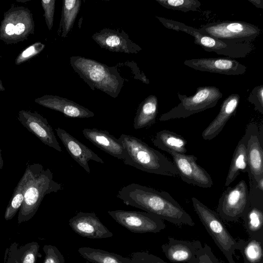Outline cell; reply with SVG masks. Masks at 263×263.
<instances>
[{
	"label": "cell",
	"instance_id": "39",
	"mask_svg": "<svg viewBox=\"0 0 263 263\" xmlns=\"http://www.w3.org/2000/svg\"><path fill=\"white\" fill-rule=\"evenodd\" d=\"M18 244L14 242L7 247L5 250L4 263H16L14 259V251Z\"/></svg>",
	"mask_w": 263,
	"mask_h": 263
},
{
	"label": "cell",
	"instance_id": "36",
	"mask_svg": "<svg viewBox=\"0 0 263 263\" xmlns=\"http://www.w3.org/2000/svg\"><path fill=\"white\" fill-rule=\"evenodd\" d=\"M248 101L254 104L255 110L263 114V85L254 87L247 99Z\"/></svg>",
	"mask_w": 263,
	"mask_h": 263
},
{
	"label": "cell",
	"instance_id": "34",
	"mask_svg": "<svg viewBox=\"0 0 263 263\" xmlns=\"http://www.w3.org/2000/svg\"><path fill=\"white\" fill-rule=\"evenodd\" d=\"M189 263H223L213 253L211 247L204 245Z\"/></svg>",
	"mask_w": 263,
	"mask_h": 263
},
{
	"label": "cell",
	"instance_id": "18",
	"mask_svg": "<svg viewBox=\"0 0 263 263\" xmlns=\"http://www.w3.org/2000/svg\"><path fill=\"white\" fill-rule=\"evenodd\" d=\"M45 107L58 111L65 116L73 118H87L95 116L87 108L66 98L51 95H45L34 100Z\"/></svg>",
	"mask_w": 263,
	"mask_h": 263
},
{
	"label": "cell",
	"instance_id": "12",
	"mask_svg": "<svg viewBox=\"0 0 263 263\" xmlns=\"http://www.w3.org/2000/svg\"><path fill=\"white\" fill-rule=\"evenodd\" d=\"M170 155L178 174L183 181L203 188L213 186V181L210 175L197 163L196 156L176 153Z\"/></svg>",
	"mask_w": 263,
	"mask_h": 263
},
{
	"label": "cell",
	"instance_id": "6",
	"mask_svg": "<svg viewBox=\"0 0 263 263\" xmlns=\"http://www.w3.org/2000/svg\"><path fill=\"white\" fill-rule=\"evenodd\" d=\"M193 206L201 223L222 252L229 263H235L233 256L237 250V241L229 232L218 214L195 197Z\"/></svg>",
	"mask_w": 263,
	"mask_h": 263
},
{
	"label": "cell",
	"instance_id": "38",
	"mask_svg": "<svg viewBox=\"0 0 263 263\" xmlns=\"http://www.w3.org/2000/svg\"><path fill=\"white\" fill-rule=\"evenodd\" d=\"M55 3V0H42L41 1V5L44 11V16L49 30H51L53 25Z\"/></svg>",
	"mask_w": 263,
	"mask_h": 263
},
{
	"label": "cell",
	"instance_id": "24",
	"mask_svg": "<svg viewBox=\"0 0 263 263\" xmlns=\"http://www.w3.org/2000/svg\"><path fill=\"white\" fill-rule=\"evenodd\" d=\"M153 142L155 146L170 154H185L187 151V141L185 138L168 130L163 129L157 133Z\"/></svg>",
	"mask_w": 263,
	"mask_h": 263
},
{
	"label": "cell",
	"instance_id": "4",
	"mask_svg": "<svg viewBox=\"0 0 263 263\" xmlns=\"http://www.w3.org/2000/svg\"><path fill=\"white\" fill-rule=\"evenodd\" d=\"M62 184L53 180L49 168L33 163L31 177L24 192L23 202L18 211L17 222L21 223L31 219L37 212L44 197L48 194L62 190Z\"/></svg>",
	"mask_w": 263,
	"mask_h": 263
},
{
	"label": "cell",
	"instance_id": "22",
	"mask_svg": "<svg viewBox=\"0 0 263 263\" xmlns=\"http://www.w3.org/2000/svg\"><path fill=\"white\" fill-rule=\"evenodd\" d=\"M254 124L255 123H252L247 126L244 135L239 141L234 150L226 177V186H229L236 179L240 172L247 173L248 176L252 175L248 164L247 146L248 140Z\"/></svg>",
	"mask_w": 263,
	"mask_h": 263
},
{
	"label": "cell",
	"instance_id": "23",
	"mask_svg": "<svg viewBox=\"0 0 263 263\" xmlns=\"http://www.w3.org/2000/svg\"><path fill=\"white\" fill-rule=\"evenodd\" d=\"M247 156L250 173L257 182L263 178V151L256 124L248 140Z\"/></svg>",
	"mask_w": 263,
	"mask_h": 263
},
{
	"label": "cell",
	"instance_id": "25",
	"mask_svg": "<svg viewBox=\"0 0 263 263\" xmlns=\"http://www.w3.org/2000/svg\"><path fill=\"white\" fill-rule=\"evenodd\" d=\"M158 110V104L157 97L153 95H149L139 105L134 119V129H141L154 124Z\"/></svg>",
	"mask_w": 263,
	"mask_h": 263
},
{
	"label": "cell",
	"instance_id": "3",
	"mask_svg": "<svg viewBox=\"0 0 263 263\" xmlns=\"http://www.w3.org/2000/svg\"><path fill=\"white\" fill-rule=\"evenodd\" d=\"M73 70L93 90H101L116 98L124 80L115 66H108L95 60L80 56L70 58Z\"/></svg>",
	"mask_w": 263,
	"mask_h": 263
},
{
	"label": "cell",
	"instance_id": "10",
	"mask_svg": "<svg viewBox=\"0 0 263 263\" xmlns=\"http://www.w3.org/2000/svg\"><path fill=\"white\" fill-rule=\"evenodd\" d=\"M249 205L248 187L246 181L241 180L235 186H228L222 193L217 211L223 219L234 222L242 217Z\"/></svg>",
	"mask_w": 263,
	"mask_h": 263
},
{
	"label": "cell",
	"instance_id": "43",
	"mask_svg": "<svg viewBox=\"0 0 263 263\" xmlns=\"http://www.w3.org/2000/svg\"><path fill=\"white\" fill-rule=\"evenodd\" d=\"M5 90V87H4L2 82L0 79V91H3Z\"/></svg>",
	"mask_w": 263,
	"mask_h": 263
},
{
	"label": "cell",
	"instance_id": "45",
	"mask_svg": "<svg viewBox=\"0 0 263 263\" xmlns=\"http://www.w3.org/2000/svg\"><path fill=\"white\" fill-rule=\"evenodd\" d=\"M263 263V262H262Z\"/></svg>",
	"mask_w": 263,
	"mask_h": 263
},
{
	"label": "cell",
	"instance_id": "35",
	"mask_svg": "<svg viewBox=\"0 0 263 263\" xmlns=\"http://www.w3.org/2000/svg\"><path fill=\"white\" fill-rule=\"evenodd\" d=\"M43 250L45 253L43 263H64L65 259L59 249L50 245H44Z\"/></svg>",
	"mask_w": 263,
	"mask_h": 263
},
{
	"label": "cell",
	"instance_id": "2",
	"mask_svg": "<svg viewBox=\"0 0 263 263\" xmlns=\"http://www.w3.org/2000/svg\"><path fill=\"white\" fill-rule=\"evenodd\" d=\"M124 148L125 164L147 173L167 176L178 175L173 163L140 139L121 134L118 138Z\"/></svg>",
	"mask_w": 263,
	"mask_h": 263
},
{
	"label": "cell",
	"instance_id": "16",
	"mask_svg": "<svg viewBox=\"0 0 263 263\" xmlns=\"http://www.w3.org/2000/svg\"><path fill=\"white\" fill-rule=\"evenodd\" d=\"M69 226L78 235L91 239L111 237L113 233L100 220L94 212H79L69 220Z\"/></svg>",
	"mask_w": 263,
	"mask_h": 263
},
{
	"label": "cell",
	"instance_id": "29",
	"mask_svg": "<svg viewBox=\"0 0 263 263\" xmlns=\"http://www.w3.org/2000/svg\"><path fill=\"white\" fill-rule=\"evenodd\" d=\"M237 241V250L241 252L245 263L263 262V238L249 237Z\"/></svg>",
	"mask_w": 263,
	"mask_h": 263
},
{
	"label": "cell",
	"instance_id": "21",
	"mask_svg": "<svg viewBox=\"0 0 263 263\" xmlns=\"http://www.w3.org/2000/svg\"><path fill=\"white\" fill-rule=\"evenodd\" d=\"M239 101L240 96L237 93L231 94L223 100L217 116L202 132L203 139L212 140L221 132L227 121L235 114Z\"/></svg>",
	"mask_w": 263,
	"mask_h": 263
},
{
	"label": "cell",
	"instance_id": "30",
	"mask_svg": "<svg viewBox=\"0 0 263 263\" xmlns=\"http://www.w3.org/2000/svg\"><path fill=\"white\" fill-rule=\"evenodd\" d=\"M81 6V0H65L63 1L61 21L62 30V37H66L72 29Z\"/></svg>",
	"mask_w": 263,
	"mask_h": 263
},
{
	"label": "cell",
	"instance_id": "14",
	"mask_svg": "<svg viewBox=\"0 0 263 263\" xmlns=\"http://www.w3.org/2000/svg\"><path fill=\"white\" fill-rule=\"evenodd\" d=\"M184 64L195 70L225 75H241L247 67L234 59L229 58H204L186 60Z\"/></svg>",
	"mask_w": 263,
	"mask_h": 263
},
{
	"label": "cell",
	"instance_id": "1",
	"mask_svg": "<svg viewBox=\"0 0 263 263\" xmlns=\"http://www.w3.org/2000/svg\"><path fill=\"white\" fill-rule=\"evenodd\" d=\"M117 197L127 205L143 210L174 224H195L191 216L165 191L132 183L121 188Z\"/></svg>",
	"mask_w": 263,
	"mask_h": 263
},
{
	"label": "cell",
	"instance_id": "15",
	"mask_svg": "<svg viewBox=\"0 0 263 263\" xmlns=\"http://www.w3.org/2000/svg\"><path fill=\"white\" fill-rule=\"evenodd\" d=\"M92 39L101 47L112 52L137 54L142 50L123 30L104 28L94 33Z\"/></svg>",
	"mask_w": 263,
	"mask_h": 263
},
{
	"label": "cell",
	"instance_id": "13",
	"mask_svg": "<svg viewBox=\"0 0 263 263\" xmlns=\"http://www.w3.org/2000/svg\"><path fill=\"white\" fill-rule=\"evenodd\" d=\"M17 119L43 143L58 152H62L52 127L41 115L36 111L21 110L18 113Z\"/></svg>",
	"mask_w": 263,
	"mask_h": 263
},
{
	"label": "cell",
	"instance_id": "28",
	"mask_svg": "<svg viewBox=\"0 0 263 263\" xmlns=\"http://www.w3.org/2000/svg\"><path fill=\"white\" fill-rule=\"evenodd\" d=\"M78 252L83 258L90 263H134L130 258L89 247L79 248Z\"/></svg>",
	"mask_w": 263,
	"mask_h": 263
},
{
	"label": "cell",
	"instance_id": "17",
	"mask_svg": "<svg viewBox=\"0 0 263 263\" xmlns=\"http://www.w3.org/2000/svg\"><path fill=\"white\" fill-rule=\"evenodd\" d=\"M57 134L71 157L88 174L90 170L88 162L93 160L104 163V161L92 150L73 137L64 129L58 127Z\"/></svg>",
	"mask_w": 263,
	"mask_h": 263
},
{
	"label": "cell",
	"instance_id": "41",
	"mask_svg": "<svg viewBox=\"0 0 263 263\" xmlns=\"http://www.w3.org/2000/svg\"><path fill=\"white\" fill-rule=\"evenodd\" d=\"M257 187L261 191L263 192V178L259 179L257 182Z\"/></svg>",
	"mask_w": 263,
	"mask_h": 263
},
{
	"label": "cell",
	"instance_id": "11",
	"mask_svg": "<svg viewBox=\"0 0 263 263\" xmlns=\"http://www.w3.org/2000/svg\"><path fill=\"white\" fill-rule=\"evenodd\" d=\"M108 214L119 224L133 233H158L165 224L158 216L146 212L117 210Z\"/></svg>",
	"mask_w": 263,
	"mask_h": 263
},
{
	"label": "cell",
	"instance_id": "20",
	"mask_svg": "<svg viewBox=\"0 0 263 263\" xmlns=\"http://www.w3.org/2000/svg\"><path fill=\"white\" fill-rule=\"evenodd\" d=\"M84 137L96 146L110 155L124 160L125 153L119 139L106 130L97 128H84L82 130Z\"/></svg>",
	"mask_w": 263,
	"mask_h": 263
},
{
	"label": "cell",
	"instance_id": "40",
	"mask_svg": "<svg viewBox=\"0 0 263 263\" xmlns=\"http://www.w3.org/2000/svg\"><path fill=\"white\" fill-rule=\"evenodd\" d=\"M248 1L252 3L256 7L258 8L263 9L262 0H248Z\"/></svg>",
	"mask_w": 263,
	"mask_h": 263
},
{
	"label": "cell",
	"instance_id": "26",
	"mask_svg": "<svg viewBox=\"0 0 263 263\" xmlns=\"http://www.w3.org/2000/svg\"><path fill=\"white\" fill-rule=\"evenodd\" d=\"M32 171L33 164H28L25 173L17 183L5 210L4 218L6 220L12 219L17 211H19L23 202L25 190L31 177Z\"/></svg>",
	"mask_w": 263,
	"mask_h": 263
},
{
	"label": "cell",
	"instance_id": "19",
	"mask_svg": "<svg viewBox=\"0 0 263 263\" xmlns=\"http://www.w3.org/2000/svg\"><path fill=\"white\" fill-rule=\"evenodd\" d=\"M202 247L199 240H179L169 237L167 243L161 246L165 257L172 262L189 263Z\"/></svg>",
	"mask_w": 263,
	"mask_h": 263
},
{
	"label": "cell",
	"instance_id": "32",
	"mask_svg": "<svg viewBox=\"0 0 263 263\" xmlns=\"http://www.w3.org/2000/svg\"><path fill=\"white\" fill-rule=\"evenodd\" d=\"M160 5L172 10L183 12L197 11L201 5L198 0H156Z\"/></svg>",
	"mask_w": 263,
	"mask_h": 263
},
{
	"label": "cell",
	"instance_id": "42",
	"mask_svg": "<svg viewBox=\"0 0 263 263\" xmlns=\"http://www.w3.org/2000/svg\"><path fill=\"white\" fill-rule=\"evenodd\" d=\"M1 151L2 150L0 148V170H1L3 168L4 165V161L2 159Z\"/></svg>",
	"mask_w": 263,
	"mask_h": 263
},
{
	"label": "cell",
	"instance_id": "33",
	"mask_svg": "<svg viewBox=\"0 0 263 263\" xmlns=\"http://www.w3.org/2000/svg\"><path fill=\"white\" fill-rule=\"evenodd\" d=\"M45 47V45L36 42L22 51L16 58L15 63L19 65L39 54Z\"/></svg>",
	"mask_w": 263,
	"mask_h": 263
},
{
	"label": "cell",
	"instance_id": "7",
	"mask_svg": "<svg viewBox=\"0 0 263 263\" xmlns=\"http://www.w3.org/2000/svg\"><path fill=\"white\" fill-rule=\"evenodd\" d=\"M180 101L176 106L161 115V121L171 119L185 118L193 114L204 111L216 106L222 98V93L219 88L213 86L198 87L195 94L187 97L177 93Z\"/></svg>",
	"mask_w": 263,
	"mask_h": 263
},
{
	"label": "cell",
	"instance_id": "37",
	"mask_svg": "<svg viewBox=\"0 0 263 263\" xmlns=\"http://www.w3.org/2000/svg\"><path fill=\"white\" fill-rule=\"evenodd\" d=\"M130 259L134 263H167L161 258L146 252L132 253Z\"/></svg>",
	"mask_w": 263,
	"mask_h": 263
},
{
	"label": "cell",
	"instance_id": "5",
	"mask_svg": "<svg viewBox=\"0 0 263 263\" xmlns=\"http://www.w3.org/2000/svg\"><path fill=\"white\" fill-rule=\"evenodd\" d=\"M156 17L166 28L182 31L192 35L194 39V43L208 52H214L234 59L245 58L254 49V46L251 43H237L220 40L201 33L197 28L187 26L181 22L158 16Z\"/></svg>",
	"mask_w": 263,
	"mask_h": 263
},
{
	"label": "cell",
	"instance_id": "31",
	"mask_svg": "<svg viewBox=\"0 0 263 263\" xmlns=\"http://www.w3.org/2000/svg\"><path fill=\"white\" fill-rule=\"evenodd\" d=\"M40 246L37 242H28L18 248L14 251V259L16 263H36L37 258L41 257L39 253Z\"/></svg>",
	"mask_w": 263,
	"mask_h": 263
},
{
	"label": "cell",
	"instance_id": "8",
	"mask_svg": "<svg viewBox=\"0 0 263 263\" xmlns=\"http://www.w3.org/2000/svg\"><path fill=\"white\" fill-rule=\"evenodd\" d=\"M34 30L31 11L23 6H13L4 14L0 24V39L7 44H16L27 39Z\"/></svg>",
	"mask_w": 263,
	"mask_h": 263
},
{
	"label": "cell",
	"instance_id": "44",
	"mask_svg": "<svg viewBox=\"0 0 263 263\" xmlns=\"http://www.w3.org/2000/svg\"><path fill=\"white\" fill-rule=\"evenodd\" d=\"M85 263H90V262H89L88 261H86Z\"/></svg>",
	"mask_w": 263,
	"mask_h": 263
},
{
	"label": "cell",
	"instance_id": "27",
	"mask_svg": "<svg viewBox=\"0 0 263 263\" xmlns=\"http://www.w3.org/2000/svg\"><path fill=\"white\" fill-rule=\"evenodd\" d=\"M241 218L249 237L263 238V207L249 204Z\"/></svg>",
	"mask_w": 263,
	"mask_h": 263
},
{
	"label": "cell",
	"instance_id": "9",
	"mask_svg": "<svg viewBox=\"0 0 263 263\" xmlns=\"http://www.w3.org/2000/svg\"><path fill=\"white\" fill-rule=\"evenodd\" d=\"M197 30L220 40L250 43L260 33V28L243 21H226L205 24Z\"/></svg>",
	"mask_w": 263,
	"mask_h": 263
}]
</instances>
